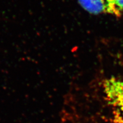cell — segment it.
I'll list each match as a JSON object with an SVG mask.
<instances>
[{
  "label": "cell",
  "mask_w": 123,
  "mask_h": 123,
  "mask_svg": "<svg viewBox=\"0 0 123 123\" xmlns=\"http://www.w3.org/2000/svg\"><path fill=\"white\" fill-rule=\"evenodd\" d=\"M103 92L113 123H123V80L116 78L105 79Z\"/></svg>",
  "instance_id": "cell-1"
},
{
  "label": "cell",
  "mask_w": 123,
  "mask_h": 123,
  "mask_svg": "<svg viewBox=\"0 0 123 123\" xmlns=\"http://www.w3.org/2000/svg\"><path fill=\"white\" fill-rule=\"evenodd\" d=\"M81 7L88 13L93 14H111L108 0H78Z\"/></svg>",
  "instance_id": "cell-2"
},
{
  "label": "cell",
  "mask_w": 123,
  "mask_h": 123,
  "mask_svg": "<svg viewBox=\"0 0 123 123\" xmlns=\"http://www.w3.org/2000/svg\"><path fill=\"white\" fill-rule=\"evenodd\" d=\"M111 14L116 17L123 15V0H108Z\"/></svg>",
  "instance_id": "cell-3"
}]
</instances>
